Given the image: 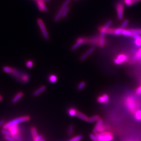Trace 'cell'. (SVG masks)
<instances>
[{
	"label": "cell",
	"mask_w": 141,
	"mask_h": 141,
	"mask_svg": "<svg viewBox=\"0 0 141 141\" xmlns=\"http://www.w3.org/2000/svg\"><path fill=\"white\" fill-rule=\"evenodd\" d=\"M10 74L19 82L26 83L29 80V76L28 74L20 70L13 68V71Z\"/></svg>",
	"instance_id": "cell-1"
},
{
	"label": "cell",
	"mask_w": 141,
	"mask_h": 141,
	"mask_svg": "<svg viewBox=\"0 0 141 141\" xmlns=\"http://www.w3.org/2000/svg\"><path fill=\"white\" fill-rule=\"evenodd\" d=\"M29 120V116H20L5 123V124L3 126V128L4 129H8L11 126H14V125H17L20 123L25 122Z\"/></svg>",
	"instance_id": "cell-2"
},
{
	"label": "cell",
	"mask_w": 141,
	"mask_h": 141,
	"mask_svg": "<svg viewBox=\"0 0 141 141\" xmlns=\"http://www.w3.org/2000/svg\"><path fill=\"white\" fill-rule=\"evenodd\" d=\"M125 104L126 107L129 111L132 112L136 111L137 103L134 97L132 96L127 97L125 101Z\"/></svg>",
	"instance_id": "cell-3"
},
{
	"label": "cell",
	"mask_w": 141,
	"mask_h": 141,
	"mask_svg": "<svg viewBox=\"0 0 141 141\" xmlns=\"http://www.w3.org/2000/svg\"><path fill=\"white\" fill-rule=\"evenodd\" d=\"M95 135L99 141H112L113 140V136L112 133L108 132L97 133Z\"/></svg>",
	"instance_id": "cell-4"
},
{
	"label": "cell",
	"mask_w": 141,
	"mask_h": 141,
	"mask_svg": "<svg viewBox=\"0 0 141 141\" xmlns=\"http://www.w3.org/2000/svg\"><path fill=\"white\" fill-rule=\"evenodd\" d=\"M37 23L40 28L44 39L45 40H49L50 38L43 20L41 18H38L37 19Z\"/></svg>",
	"instance_id": "cell-5"
},
{
	"label": "cell",
	"mask_w": 141,
	"mask_h": 141,
	"mask_svg": "<svg viewBox=\"0 0 141 141\" xmlns=\"http://www.w3.org/2000/svg\"><path fill=\"white\" fill-rule=\"evenodd\" d=\"M71 2V0H66L64 2H63V4L62 5L61 7L59 8V11L57 13V14L55 16L54 19V21L55 22L59 21V20L62 17V14L64 9L68 6V5L70 4V3Z\"/></svg>",
	"instance_id": "cell-6"
},
{
	"label": "cell",
	"mask_w": 141,
	"mask_h": 141,
	"mask_svg": "<svg viewBox=\"0 0 141 141\" xmlns=\"http://www.w3.org/2000/svg\"><path fill=\"white\" fill-rule=\"evenodd\" d=\"M116 11L117 13V17L119 20H122L124 16V6L122 2H118L116 5Z\"/></svg>",
	"instance_id": "cell-7"
},
{
	"label": "cell",
	"mask_w": 141,
	"mask_h": 141,
	"mask_svg": "<svg viewBox=\"0 0 141 141\" xmlns=\"http://www.w3.org/2000/svg\"><path fill=\"white\" fill-rule=\"evenodd\" d=\"M112 23V20H109L105 23L104 25L101 26L99 27L98 30L100 33V37H105V34H106L107 31L109 28Z\"/></svg>",
	"instance_id": "cell-8"
},
{
	"label": "cell",
	"mask_w": 141,
	"mask_h": 141,
	"mask_svg": "<svg viewBox=\"0 0 141 141\" xmlns=\"http://www.w3.org/2000/svg\"><path fill=\"white\" fill-rule=\"evenodd\" d=\"M86 42V37H79L76 39L75 42H74V45L71 47L72 51H74L78 49L79 47L81 46L83 44H85Z\"/></svg>",
	"instance_id": "cell-9"
},
{
	"label": "cell",
	"mask_w": 141,
	"mask_h": 141,
	"mask_svg": "<svg viewBox=\"0 0 141 141\" xmlns=\"http://www.w3.org/2000/svg\"><path fill=\"white\" fill-rule=\"evenodd\" d=\"M123 28L122 27H119L116 28H110L107 30L106 34H110V35H114L116 36H119L120 35H122V30Z\"/></svg>",
	"instance_id": "cell-10"
},
{
	"label": "cell",
	"mask_w": 141,
	"mask_h": 141,
	"mask_svg": "<svg viewBox=\"0 0 141 141\" xmlns=\"http://www.w3.org/2000/svg\"><path fill=\"white\" fill-rule=\"evenodd\" d=\"M36 4L38 8V10L41 12H48L49 11V9L47 7L46 5L45 4L44 1H36Z\"/></svg>",
	"instance_id": "cell-11"
},
{
	"label": "cell",
	"mask_w": 141,
	"mask_h": 141,
	"mask_svg": "<svg viewBox=\"0 0 141 141\" xmlns=\"http://www.w3.org/2000/svg\"><path fill=\"white\" fill-rule=\"evenodd\" d=\"M134 41V44L135 46L137 47V48H141V35L138 34H133L132 36Z\"/></svg>",
	"instance_id": "cell-12"
},
{
	"label": "cell",
	"mask_w": 141,
	"mask_h": 141,
	"mask_svg": "<svg viewBox=\"0 0 141 141\" xmlns=\"http://www.w3.org/2000/svg\"><path fill=\"white\" fill-rule=\"evenodd\" d=\"M95 46L92 47L90 48V49H89L86 52L82 55L80 57V60L81 61H84L85 59H86L87 58L90 56L91 55L92 53L94 51H95Z\"/></svg>",
	"instance_id": "cell-13"
},
{
	"label": "cell",
	"mask_w": 141,
	"mask_h": 141,
	"mask_svg": "<svg viewBox=\"0 0 141 141\" xmlns=\"http://www.w3.org/2000/svg\"><path fill=\"white\" fill-rule=\"evenodd\" d=\"M109 96L105 94L99 96L97 99V101L99 103H103V104L107 103L109 102Z\"/></svg>",
	"instance_id": "cell-14"
},
{
	"label": "cell",
	"mask_w": 141,
	"mask_h": 141,
	"mask_svg": "<svg viewBox=\"0 0 141 141\" xmlns=\"http://www.w3.org/2000/svg\"><path fill=\"white\" fill-rule=\"evenodd\" d=\"M8 130L11 133V135L13 136L15 135H17L19 133V127L18 126V125H14L9 127Z\"/></svg>",
	"instance_id": "cell-15"
},
{
	"label": "cell",
	"mask_w": 141,
	"mask_h": 141,
	"mask_svg": "<svg viewBox=\"0 0 141 141\" xmlns=\"http://www.w3.org/2000/svg\"><path fill=\"white\" fill-rule=\"evenodd\" d=\"M116 58L117 59L122 63L127 61L128 59L127 55L124 53H120L117 56Z\"/></svg>",
	"instance_id": "cell-16"
},
{
	"label": "cell",
	"mask_w": 141,
	"mask_h": 141,
	"mask_svg": "<svg viewBox=\"0 0 141 141\" xmlns=\"http://www.w3.org/2000/svg\"><path fill=\"white\" fill-rule=\"evenodd\" d=\"M46 87L45 86L43 85L39 87V88L37 89L36 91H34V92L33 93V95L34 96H37L39 95H40L41 93L44 92V91L46 90Z\"/></svg>",
	"instance_id": "cell-17"
},
{
	"label": "cell",
	"mask_w": 141,
	"mask_h": 141,
	"mask_svg": "<svg viewBox=\"0 0 141 141\" xmlns=\"http://www.w3.org/2000/svg\"><path fill=\"white\" fill-rule=\"evenodd\" d=\"M23 95V93L21 92H19L17 93L16 95H15L14 97L13 98L12 100V102L14 104L17 103L19 101L20 99H21Z\"/></svg>",
	"instance_id": "cell-18"
},
{
	"label": "cell",
	"mask_w": 141,
	"mask_h": 141,
	"mask_svg": "<svg viewBox=\"0 0 141 141\" xmlns=\"http://www.w3.org/2000/svg\"><path fill=\"white\" fill-rule=\"evenodd\" d=\"M103 125V121L101 119H99L98 121H97V123L93 129V133L96 134L98 133L99 129Z\"/></svg>",
	"instance_id": "cell-19"
},
{
	"label": "cell",
	"mask_w": 141,
	"mask_h": 141,
	"mask_svg": "<svg viewBox=\"0 0 141 141\" xmlns=\"http://www.w3.org/2000/svg\"><path fill=\"white\" fill-rule=\"evenodd\" d=\"M105 42H106L105 37H101L99 36V42L98 46L101 48H103L105 46Z\"/></svg>",
	"instance_id": "cell-20"
},
{
	"label": "cell",
	"mask_w": 141,
	"mask_h": 141,
	"mask_svg": "<svg viewBox=\"0 0 141 141\" xmlns=\"http://www.w3.org/2000/svg\"><path fill=\"white\" fill-rule=\"evenodd\" d=\"M133 34V32L131 31L130 29H123L122 33V35L127 36V37H132Z\"/></svg>",
	"instance_id": "cell-21"
},
{
	"label": "cell",
	"mask_w": 141,
	"mask_h": 141,
	"mask_svg": "<svg viewBox=\"0 0 141 141\" xmlns=\"http://www.w3.org/2000/svg\"><path fill=\"white\" fill-rule=\"evenodd\" d=\"M100 119L99 116L97 115H95V116H91V117L88 118L87 120H86L87 122L89 123H91V122H97Z\"/></svg>",
	"instance_id": "cell-22"
},
{
	"label": "cell",
	"mask_w": 141,
	"mask_h": 141,
	"mask_svg": "<svg viewBox=\"0 0 141 141\" xmlns=\"http://www.w3.org/2000/svg\"><path fill=\"white\" fill-rule=\"evenodd\" d=\"M68 114L70 115V116H71V117H73V116H76L77 111L74 108H70L68 110Z\"/></svg>",
	"instance_id": "cell-23"
},
{
	"label": "cell",
	"mask_w": 141,
	"mask_h": 141,
	"mask_svg": "<svg viewBox=\"0 0 141 141\" xmlns=\"http://www.w3.org/2000/svg\"><path fill=\"white\" fill-rule=\"evenodd\" d=\"M58 80L57 77L55 74H51L49 77V80L51 84H55Z\"/></svg>",
	"instance_id": "cell-24"
},
{
	"label": "cell",
	"mask_w": 141,
	"mask_h": 141,
	"mask_svg": "<svg viewBox=\"0 0 141 141\" xmlns=\"http://www.w3.org/2000/svg\"><path fill=\"white\" fill-rule=\"evenodd\" d=\"M76 116L81 120L86 121L88 119L87 116L85 115H84V114L81 113V112H79V111H77V114H76Z\"/></svg>",
	"instance_id": "cell-25"
},
{
	"label": "cell",
	"mask_w": 141,
	"mask_h": 141,
	"mask_svg": "<svg viewBox=\"0 0 141 141\" xmlns=\"http://www.w3.org/2000/svg\"><path fill=\"white\" fill-rule=\"evenodd\" d=\"M134 58L136 60H141V47L136 52Z\"/></svg>",
	"instance_id": "cell-26"
},
{
	"label": "cell",
	"mask_w": 141,
	"mask_h": 141,
	"mask_svg": "<svg viewBox=\"0 0 141 141\" xmlns=\"http://www.w3.org/2000/svg\"><path fill=\"white\" fill-rule=\"evenodd\" d=\"M134 116L136 120L138 121H141V110H137L134 113Z\"/></svg>",
	"instance_id": "cell-27"
},
{
	"label": "cell",
	"mask_w": 141,
	"mask_h": 141,
	"mask_svg": "<svg viewBox=\"0 0 141 141\" xmlns=\"http://www.w3.org/2000/svg\"><path fill=\"white\" fill-rule=\"evenodd\" d=\"M70 11V8L69 6H68L67 7H66L64 10H63L62 13V17L61 18H65L67 16L68 13H69V12Z\"/></svg>",
	"instance_id": "cell-28"
},
{
	"label": "cell",
	"mask_w": 141,
	"mask_h": 141,
	"mask_svg": "<svg viewBox=\"0 0 141 141\" xmlns=\"http://www.w3.org/2000/svg\"><path fill=\"white\" fill-rule=\"evenodd\" d=\"M31 133L32 136L33 137L34 139L38 135L37 130L35 127H32V128H31Z\"/></svg>",
	"instance_id": "cell-29"
},
{
	"label": "cell",
	"mask_w": 141,
	"mask_h": 141,
	"mask_svg": "<svg viewBox=\"0 0 141 141\" xmlns=\"http://www.w3.org/2000/svg\"><path fill=\"white\" fill-rule=\"evenodd\" d=\"M13 68L9 66H4L2 68L3 71L7 74H11L13 71Z\"/></svg>",
	"instance_id": "cell-30"
},
{
	"label": "cell",
	"mask_w": 141,
	"mask_h": 141,
	"mask_svg": "<svg viewBox=\"0 0 141 141\" xmlns=\"http://www.w3.org/2000/svg\"><path fill=\"white\" fill-rule=\"evenodd\" d=\"M83 137L82 135H77L71 138L69 141H80L83 139Z\"/></svg>",
	"instance_id": "cell-31"
},
{
	"label": "cell",
	"mask_w": 141,
	"mask_h": 141,
	"mask_svg": "<svg viewBox=\"0 0 141 141\" xmlns=\"http://www.w3.org/2000/svg\"><path fill=\"white\" fill-rule=\"evenodd\" d=\"M74 132V126L73 125H70L68 127V135L69 136H71Z\"/></svg>",
	"instance_id": "cell-32"
},
{
	"label": "cell",
	"mask_w": 141,
	"mask_h": 141,
	"mask_svg": "<svg viewBox=\"0 0 141 141\" xmlns=\"http://www.w3.org/2000/svg\"><path fill=\"white\" fill-rule=\"evenodd\" d=\"M1 133L5 136H12L8 129H3L1 131Z\"/></svg>",
	"instance_id": "cell-33"
},
{
	"label": "cell",
	"mask_w": 141,
	"mask_h": 141,
	"mask_svg": "<svg viewBox=\"0 0 141 141\" xmlns=\"http://www.w3.org/2000/svg\"><path fill=\"white\" fill-rule=\"evenodd\" d=\"M129 24V20L127 19H125L123 21L122 23V25L121 27H122L123 29H125L126 27L128 26Z\"/></svg>",
	"instance_id": "cell-34"
},
{
	"label": "cell",
	"mask_w": 141,
	"mask_h": 141,
	"mask_svg": "<svg viewBox=\"0 0 141 141\" xmlns=\"http://www.w3.org/2000/svg\"><path fill=\"white\" fill-rule=\"evenodd\" d=\"M85 86V83L84 82H81L78 84L77 88L79 90H82L84 88V87Z\"/></svg>",
	"instance_id": "cell-35"
},
{
	"label": "cell",
	"mask_w": 141,
	"mask_h": 141,
	"mask_svg": "<svg viewBox=\"0 0 141 141\" xmlns=\"http://www.w3.org/2000/svg\"><path fill=\"white\" fill-rule=\"evenodd\" d=\"M34 62L32 60H28L26 63V65L28 68H31L34 66Z\"/></svg>",
	"instance_id": "cell-36"
},
{
	"label": "cell",
	"mask_w": 141,
	"mask_h": 141,
	"mask_svg": "<svg viewBox=\"0 0 141 141\" xmlns=\"http://www.w3.org/2000/svg\"><path fill=\"white\" fill-rule=\"evenodd\" d=\"M125 4L128 6H133V4L132 0H123Z\"/></svg>",
	"instance_id": "cell-37"
},
{
	"label": "cell",
	"mask_w": 141,
	"mask_h": 141,
	"mask_svg": "<svg viewBox=\"0 0 141 141\" xmlns=\"http://www.w3.org/2000/svg\"><path fill=\"white\" fill-rule=\"evenodd\" d=\"M4 139L7 141H16L12 136H5Z\"/></svg>",
	"instance_id": "cell-38"
},
{
	"label": "cell",
	"mask_w": 141,
	"mask_h": 141,
	"mask_svg": "<svg viewBox=\"0 0 141 141\" xmlns=\"http://www.w3.org/2000/svg\"><path fill=\"white\" fill-rule=\"evenodd\" d=\"M130 30L133 34H138L141 35V29H132Z\"/></svg>",
	"instance_id": "cell-39"
},
{
	"label": "cell",
	"mask_w": 141,
	"mask_h": 141,
	"mask_svg": "<svg viewBox=\"0 0 141 141\" xmlns=\"http://www.w3.org/2000/svg\"><path fill=\"white\" fill-rule=\"evenodd\" d=\"M13 138L15 139V140L16 141H23V139L21 138V137H20L18 134L14 135V136H13Z\"/></svg>",
	"instance_id": "cell-40"
},
{
	"label": "cell",
	"mask_w": 141,
	"mask_h": 141,
	"mask_svg": "<svg viewBox=\"0 0 141 141\" xmlns=\"http://www.w3.org/2000/svg\"><path fill=\"white\" fill-rule=\"evenodd\" d=\"M42 135H38L37 137H36L34 139V141H40L42 140Z\"/></svg>",
	"instance_id": "cell-41"
},
{
	"label": "cell",
	"mask_w": 141,
	"mask_h": 141,
	"mask_svg": "<svg viewBox=\"0 0 141 141\" xmlns=\"http://www.w3.org/2000/svg\"><path fill=\"white\" fill-rule=\"evenodd\" d=\"M90 137L91 138V139L93 141H97V138L96 137V135H94L93 134H91L90 135Z\"/></svg>",
	"instance_id": "cell-42"
},
{
	"label": "cell",
	"mask_w": 141,
	"mask_h": 141,
	"mask_svg": "<svg viewBox=\"0 0 141 141\" xmlns=\"http://www.w3.org/2000/svg\"><path fill=\"white\" fill-rule=\"evenodd\" d=\"M114 63H115L116 65H121L122 63L120 62L117 59H114Z\"/></svg>",
	"instance_id": "cell-43"
},
{
	"label": "cell",
	"mask_w": 141,
	"mask_h": 141,
	"mask_svg": "<svg viewBox=\"0 0 141 141\" xmlns=\"http://www.w3.org/2000/svg\"><path fill=\"white\" fill-rule=\"evenodd\" d=\"M136 94L137 95H141V85L137 89L136 91Z\"/></svg>",
	"instance_id": "cell-44"
},
{
	"label": "cell",
	"mask_w": 141,
	"mask_h": 141,
	"mask_svg": "<svg viewBox=\"0 0 141 141\" xmlns=\"http://www.w3.org/2000/svg\"><path fill=\"white\" fill-rule=\"evenodd\" d=\"M5 123V122L4 120H0V127L1 126H3Z\"/></svg>",
	"instance_id": "cell-45"
},
{
	"label": "cell",
	"mask_w": 141,
	"mask_h": 141,
	"mask_svg": "<svg viewBox=\"0 0 141 141\" xmlns=\"http://www.w3.org/2000/svg\"><path fill=\"white\" fill-rule=\"evenodd\" d=\"M132 2H133V4L134 5L136 3L141 2V0H132Z\"/></svg>",
	"instance_id": "cell-46"
},
{
	"label": "cell",
	"mask_w": 141,
	"mask_h": 141,
	"mask_svg": "<svg viewBox=\"0 0 141 141\" xmlns=\"http://www.w3.org/2000/svg\"><path fill=\"white\" fill-rule=\"evenodd\" d=\"M3 100V98H2V97L0 95V101H2Z\"/></svg>",
	"instance_id": "cell-47"
},
{
	"label": "cell",
	"mask_w": 141,
	"mask_h": 141,
	"mask_svg": "<svg viewBox=\"0 0 141 141\" xmlns=\"http://www.w3.org/2000/svg\"><path fill=\"white\" fill-rule=\"evenodd\" d=\"M51 0H45V2H49Z\"/></svg>",
	"instance_id": "cell-48"
},
{
	"label": "cell",
	"mask_w": 141,
	"mask_h": 141,
	"mask_svg": "<svg viewBox=\"0 0 141 141\" xmlns=\"http://www.w3.org/2000/svg\"><path fill=\"white\" fill-rule=\"evenodd\" d=\"M34 1H35V2H36V1H45V0H34Z\"/></svg>",
	"instance_id": "cell-49"
},
{
	"label": "cell",
	"mask_w": 141,
	"mask_h": 141,
	"mask_svg": "<svg viewBox=\"0 0 141 141\" xmlns=\"http://www.w3.org/2000/svg\"><path fill=\"white\" fill-rule=\"evenodd\" d=\"M45 141L44 140V139H42V140L41 141Z\"/></svg>",
	"instance_id": "cell-50"
},
{
	"label": "cell",
	"mask_w": 141,
	"mask_h": 141,
	"mask_svg": "<svg viewBox=\"0 0 141 141\" xmlns=\"http://www.w3.org/2000/svg\"><path fill=\"white\" fill-rule=\"evenodd\" d=\"M74 1H76V0H74Z\"/></svg>",
	"instance_id": "cell-51"
}]
</instances>
